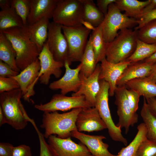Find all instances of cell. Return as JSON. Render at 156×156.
<instances>
[{"mask_svg":"<svg viewBox=\"0 0 156 156\" xmlns=\"http://www.w3.org/2000/svg\"><path fill=\"white\" fill-rule=\"evenodd\" d=\"M125 86L136 91L145 99L156 97V83L150 82L145 78L131 80L126 83Z\"/></svg>","mask_w":156,"mask_h":156,"instance_id":"25","label":"cell"},{"mask_svg":"<svg viewBox=\"0 0 156 156\" xmlns=\"http://www.w3.org/2000/svg\"><path fill=\"white\" fill-rule=\"evenodd\" d=\"M14 147L9 143H0V156H12Z\"/></svg>","mask_w":156,"mask_h":156,"instance_id":"42","label":"cell"},{"mask_svg":"<svg viewBox=\"0 0 156 156\" xmlns=\"http://www.w3.org/2000/svg\"><path fill=\"white\" fill-rule=\"evenodd\" d=\"M116 0H97L96 6L100 10L105 16L107 13L109 5L115 3Z\"/></svg>","mask_w":156,"mask_h":156,"instance_id":"43","label":"cell"},{"mask_svg":"<svg viewBox=\"0 0 156 156\" xmlns=\"http://www.w3.org/2000/svg\"><path fill=\"white\" fill-rule=\"evenodd\" d=\"M83 8L84 20L95 27L101 25L105 16L92 0H80Z\"/></svg>","mask_w":156,"mask_h":156,"instance_id":"26","label":"cell"},{"mask_svg":"<svg viewBox=\"0 0 156 156\" xmlns=\"http://www.w3.org/2000/svg\"><path fill=\"white\" fill-rule=\"evenodd\" d=\"M21 18L12 6L0 12V32L7 29L24 26Z\"/></svg>","mask_w":156,"mask_h":156,"instance_id":"27","label":"cell"},{"mask_svg":"<svg viewBox=\"0 0 156 156\" xmlns=\"http://www.w3.org/2000/svg\"><path fill=\"white\" fill-rule=\"evenodd\" d=\"M145 78L150 82L156 83V63L153 64L152 70L150 74Z\"/></svg>","mask_w":156,"mask_h":156,"instance_id":"46","label":"cell"},{"mask_svg":"<svg viewBox=\"0 0 156 156\" xmlns=\"http://www.w3.org/2000/svg\"><path fill=\"white\" fill-rule=\"evenodd\" d=\"M62 31L67 42L70 62H80L91 30L83 25L73 27L62 25Z\"/></svg>","mask_w":156,"mask_h":156,"instance_id":"8","label":"cell"},{"mask_svg":"<svg viewBox=\"0 0 156 156\" xmlns=\"http://www.w3.org/2000/svg\"><path fill=\"white\" fill-rule=\"evenodd\" d=\"M40 68V61L38 58L17 75L11 77L18 82L25 101L29 102L30 98L35 94L34 87L39 79Z\"/></svg>","mask_w":156,"mask_h":156,"instance_id":"13","label":"cell"},{"mask_svg":"<svg viewBox=\"0 0 156 156\" xmlns=\"http://www.w3.org/2000/svg\"><path fill=\"white\" fill-rule=\"evenodd\" d=\"M138 38L148 44L156 45V20L138 30Z\"/></svg>","mask_w":156,"mask_h":156,"instance_id":"33","label":"cell"},{"mask_svg":"<svg viewBox=\"0 0 156 156\" xmlns=\"http://www.w3.org/2000/svg\"><path fill=\"white\" fill-rule=\"evenodd\" d=\"M140 114L147 128V138L156 142V116L149 108L144 98Z\"/></svg>","mask_w":156,"mask_h":156,"instance_id":"31","label":"cell"},{"mask_svg":"<svg viewBox=\"0 0 156 156\" xmlns=\"http://www.w3.org/2000/svg\"><path fill=\"white\" fill-rule=\"evenodd\" d=\"M38 59L40 66L38 78L41 83L48 85L52 75L57 78L60 77L62 73L61 68L64 66V63L54 59L46 42Z\"/></svg>","mask_w":156,"mask_h":156,"instance_id":"12","label":"cell"},{"mask_svg":"<svg viewBox=\"0 0 156 156\" xmlns=\"http://www.w3.org/2000/svg\"><path fill=\"white\" fill-rule=\"evenodd\" d=\"M89 156H93L92 155H89Z\"/></svg>","mask_w":156,"mask_h":156,"instance_id":"50","label":"cell"},{"mask_svg":"<svg viewBox=\"0 0 156 156\" xmlns=\"http://www.w3.org/2000/svg\"><path fill=\"white\" fill-rule=\"evenodd\" d=\"M80 62L82 66L80 72L86 77H89L93 73L97 64L90 36Z\"/></svg>","mask_w":156,"mask_h":156,"instance_id":"29","label":"cell"},{"mask_svg":"<svg viewBox=\"0 0 156 156\" xmlns=\"http://www.w3.org/2000/svg\"><path fill=\"white\" fill-rule=\"evenodd\" d=\"M125 92L131 109L133 112H136L138 108V103L140 95L135 90L127 89V88Z\"/></svg>","mask_w":156,"mask_h":156,"instance_id":"38","label":"cell"},{"mask_svg":"<svg viewBox=\"0 0 156 156\" xmlns=\"http://www.w3.org/2000/svg\"><path fill=\"white\" fill-rule=\"evenodd\" d=\"M12 0H0V7L1 10L8 8L11 6Z\"/></svg>","mask_w":156,"mask_h":156,"instance_id":"47","label":"cell"},{"mask_svg":"<svg viewBox=\"0 0 156 156\" xmlns=\"http://www.w3.org/2000/svg\"><path fill=\"white\" fill-rule=\"evenodd\" d=\"M155 156H156V155H155Z\"/></svg>","mask_w":156,"mask_h":156,"instance_id":"51","label":"cell"},{"mask_svg":"<svg viewBox=\"0 0 156 156\" xmlns=\"http://www.w3.org/2000/svg\"><path fill=\"white\" fill-rule=\"evenodd\" d=\"M83 108L74 109L63 113L57 111L44 112L40 127L44 130L46 138L54 134L61 138L71 137L72 132L77 130L76 121L77 116Z\"/></svg>","mask_w":156,"mask_h":156,"instance_id":"2","label":"cell"},{"mask_svg":"<svg viewBox=\"0 0 156 156\" xmlns=\"http://www.w3.org/2000/svg\"><path fill=\"white\" fill-rule=\"evenodd\" d=\"M137 133L132 141L126 147L122 148L117 156H135L141 142L147 138V129L144 122L137 127Z\"/></svg>","mask_w":156,"mask_h":156,"instance_id":"30","label":"cell"},{"mask_svg":"<svg viewBox=\"0 0 156 156\" xmlns=\"http://www.w3.org/2000/svg\"><path fill=\"white\" fill-rule=\"evenodd\" d=\"M76 124L80 132L98 131L107 129L95 107L82 109L77 116Z\"/></svg>","mask_w":156,"mask_h":156,"instance_id":"16","label":"cell"},{"mask_svg":"<svg viewBox=\"0 0 156 156\" xmlns=\"http://www.w3.org/2000/svg\"><path fill=\"white\" fill-rule=\"evenodd\" d=\"M5 123H7V121L1 107H0V126Z\"/></svg>","mask_w":156,"mask_h":156,"instance_id":"49","label":"cell"},{"mask_svg":"<svg viewBox=\"0 0 156 156\" xmlns=\"http://www.w3.org/2000/svg\"><path fill=\"white\" fill-rule=\"evenodd\" d=\"M23 96L20 88L4 92L0 95V107L7 123L17 130L24 129L29 122V116L21 101Z\"/></svg>","mask_w":156,"mask_h":156,"instance_id":"3","label":"cell"},{"mask_svg":"<svg viewBox=\"0 0 156 156\" xmlns=\"http://www.w3.org/2000/svg\"><path fill=\"white\" fill-rule=\"evenodd\" d=\"M100 71V65L98 63L93 73L89 77H86L80 72L81 86L78 91L73 93L71 96L83 95L92 107H94L96 97L100 89L99 77Z\"/></svg>","mask_w":156,"mask_h":156,"instance_id":"18","label":"cell"},{"mask_svg":"<svg viewBox=\"0 0 156 156\" xmlns=\"http://www.w3.org/2000/svg\"><path fill=\"white\" fill-rule=\"evenodd\" d=\"M16 53L10 40L3 32H0V60L8 64L13 70L19 72L16 62Z\"/></svg>","mask_w":156,"mask_h":156,"instance_id":"24","label":"cell"},{"mask_svg":"<svg viewBox=\"0 0 156 156\" xmlns=\"http://www.w3.org/2000/svg\"><path fill=\"white\" fill-rule=\"evenodd\" d=\"M19 73L14 70L8 64L0 60V77H14L17 75Z\"/></svg>","mask_w":156,"mask_h":156,"instance_id":"40","label":"cell"},{"mask_svg":"<svg viewBox=\"0 0 156 156\" xmlns=\"http://www.w3.org/2000/svg\"><path fill=\"white\" fill-rule=\"evenodd\" d=\"M101 62L99 80H104L108 83L109 86V96H112L114 95L117 80L126 68L131 63L126 60L114 63L109 62L106 58Z\"/></svg>","mask_w":156,"mask_h":156,"instance_id":"17","label":"cell"},{"mask_svg":"<svg viewBox=\"0 0 156 156\" xmlns=\"http://www.w3.org/2000/svg\"><path fill=\"white\" fill-rule=\"evenodd\" d=\"M151 2V0L144 1L137 0H116L115 3L127 16L138 20L142 16L144 8Z\"/></svg>","mask_w":156,"mask_h":156,"instance_id":"23","label":"cell"},{"mask_svg":"<svg viewBox=\"0 0 156 156\" xmlns=\"http://www.w3.org/2000/svg\"><path fill=\"white\" fill-rule=\"evenodd\" d=\"M83 8L80 0H59L54 12L53 22L63 26L83 25Z\"/></svg>","mask_w":156,"mask_h":156,"instance_id":"7","label":"cell"},{"mask_svg":"<svg viewBox=\"0 0 156 156\" xmlns=\"http://www.w3.org/2000/svg\"><path fill=\"white\" fill-rule=\"evenodd\" d=\"M67 61L64 63L65 71L64 75L59 79L51 83L49 88L52 90H60L61 94L66 95L70 92L75 93L78 91L81 82L79 74L81 68L80 63L77 67L72 69Z\"/></svg>","mask_w":156,"mask_h":156,"instance_id":"15","label":"cell"},{"mask_svg":"<svg viewBox=\"0 0 156 156\" xmlns=\"http://www.w3.org/2000/svg\"><path fill=\"white\" fill-rule=\"evenodd\" d=\"M153 65L143 61L131 63L117 80V86H125L126 83L131 80L147 77L151 72Z\"/></svg>","mask_w":156,"mask_h":156,"instance_id":"21","label":"cell"},{"mask_svg":"<svg viewBox=\"0 0 156 156\" xmlns=\"http://www.w3.org/2000/svg\"><path fill=\"white\" fill-rule=\"evenodd\" d=\"M138 38V30L125 29L119 31L114 40L107 44L106 59L114 63L127 60L135 50Z\"/></svg>","mask_w":156,"mask_h":156,"instance_id":"4","label":"cell"},{"mask_svg":"<svg viewBox=\"0 0 156 156\" xmlns=\"http://www.w3.org/2000/svg\"><path fill=\"white\" fill-rule=\"evenodd\" d=\"M102 25L103 38L107 44L114 40L119 31L136 27L138 20L122 14L115 3H113L109 5Z\"/></svg>","mask_w":156,"mask_h":156,"instance_id":"5","label":"cell"},{"mask_svg":"<svg viewBox=\"0 0 156 156\" xmlns=\"http://www.w3.org/2000/svg\"><path fill=\"white\" fill-rule=\"evenodd\" d=\"M62 26L53 21L50 23L46 42L55 60L64 63L66 61L70 65L72 63L69 58L68 45L62 31Z\"/></svg>","mask_w":156,"mask_h":156,"instance_id":"9","label":"cell"},{"mask_svg":"<svg viewBox=\"0 0 156 156\" xmlns=\"http://www.w3.org/2000/svg\"><path fill=\"white\" fill-rule=\"evenodd\" d=\"M99 83L100 89L96 97L94 107L105 124L112 139L127 146L128 141L122 133L121 128L115 124L111 116L108 104L109 84L104 80H100Z\"/></svg>","mask_w":156,"mask_h":156,"instance_id":"6","label":"cell"},{"mask_svg":"<svg viewBox=\"0 0 156 156\" xmlns=\"http://www.w3.org/2000/svg\"><path fill=\"white\" fill-rule=\"evenodd\" d=\"M156 155V142L147 138L140 145L135 156H155Z\"/></svg>","mask_w":156,"mask_h":156,"instance_id":"36","label":"cell"},{"mask_svg":"<svg viewBox=\"0 0 156 156\" xmlns=\"http://www.w3.org/2000/svg\"><path fill=\"white\" fill-rule=\"evenodd\" d=\"M11 6L21 18L24 25H26L31 9L30 0H12Z\"/></svg>","mask_w":156,"mask_h":156,"instance_id":"34","label":"cell"},{"mask_svg":"<svg viewBox=\"0 0 156 156\" xmlns=\"http://www.w3.org/2000/svg\"><path fill=\"white\" fill-rule=\"evenodd\" d=\"M48 139V144L57 156H89L91 155L84 144L81 142L75 143L71 137L61 138L52 135Z\"/></svg>","mask_w":156,"mask_h":156,"instance_id":"14","label":"cell"},{"mask_svg":"<svg viewBox=\"0 0 156 156\" xmlns=\"http://www.w3.org/2000/svg\"><path fill=\"white\" fill-rule=\"evenodd\" d=\"M31 123L36 130L39 138L40 146L39 156H57L53 148L45 141L43 135L38 129L34 120H32Z\"/></svg>","mask_w":156,"mask_h":156,"instance_id":"35","label":"cell"},{"mask_svg":"<svg viewBox=\"0 0 156 156\" xmlns=\"http://www.w3.org/2000/svg\"><path fill=\"white\" fill-rule=\"evenodd\" d=\"M143 61L152 64L156 63V52Z\"/></svg>","mask_w":156,"mask_h":156,"instance_id":"48","label":"cell"},{"mask_svg":"<svg viewBox=\"0 0 156 156\" xmlns=\"http://www.w3.org/2000/svg\"><path fill=\"white\" fill-rule=\"evenodd\" d=\"M59 0H30L31 9L27 25L33 24L44 18L53 16Z\"/></svg>","mask_w":156,"mask_h":156,"instance_id":"20","label":"cell"},{"mask_svg":"<svg viewBox=\"0 0 156 156\" xmlns=\"http://www.w3.org/2000/svg\"><path fill=\"white\" fill-rule=\"evenodd\" d=\"M36 109L44 112L67 111L77 108H86L92 107L83 95L68 96L61 94L54 95L49 101L36 105Z\"/></svg>","mask_w":156,"mask_h":156,"instance_id":"10","label":"cell"},{"mask_svg":"<svg viewBox=\"0 0 156 156\" xmlns=\"http://www.w3.org/2000/svg\"><path fill=\"white\" fill-rule=\"evenodd\" d=\"M156 8V0H151L150 3L144 9L142 16Z\"/></svg>","mask_w":156,"mask_h":156,"instance_id":"45","label":"cell"},{"mask_svg":"<svg viewBox=\"0 0 156 156\" xmlns=\"http://www.w3.org/2000/svg\"><path fill=\"white\" fill-rule=\"evenodd\" d=\"M49 19L44 18L31 25H27L32 41L36 46L40 53L46 42L48 29L50 23Z\"/></svg>","mask_w":156,"mask_h":156,"instance_id":"22","label":"cell"},{"mask_svg":"<svg viewBox=\"0 0 156 156\" xmlns=\"http://www.w3.org/2000/svg\"><path fill=\"white\" fill-rule=\"evenodd\" d=\"M71 137L84 144L93 156H117L109 151L108 144L103 142L106 139L103 135H89L76 130L72 132Z\"/></svg>","mask_w":156,"mask_h":156,"instance_id":"19","label":"cell"},{"mask_svg":"<svg viewBox=\"0 0 156 156\" xmlns=\"http://www.w3.org/2000/svg\"><path fill=\"white\" fill-rule=\"evenodd\" d=\"M125 86H117L116 89L115 104L117 106V113L119 118L118 123L116 125L125 129L126 134L130 127H133L138 120L136 112H133L130 107L125 92Z\"/></svg>","mask_w":156,"mask_h":156,"instance_id":"11","label":"cell"},{"mask_svg":"<svg viewBox=\"0 0 156 156\" xmlns=\"http://www.w3.org/2000/svg\"><path fill=\"white\" fill-rule=\"evenodd\" d=\"M145 99L149 108L156 116V99L155 97L146 98Z\"/></svg>","mask_w":156,"mask_h":156,"instance_id":"44","label":"cell"},{"mask_svg":"<svg viewBox=\"0 0 156 156\" xmlns=\"http://www.w3.org/2000/svg\"><path fill=\"white\" fill-rule=\"evenodd\" d=\"M20 88L17 81L11 77H0V93Z\"/></svg>","mask_w":156,"mask_h":156,"instance_id":"37","label":"cell"},{"mask_svg":"<svg viewBox=\"0 0 156 156\" xmlns=\"http://www.w3.org/2000/svg\"><path fill=\"white\" fill-rule=\"evenodd\" d=\"M90 36L94 52L96 62L98 64L105 58L107 44L103 38L102 24L92 30Z\"/></svg>","mask_w":156,"mask_h":156,"instance_id":"28","label":"cell"},{"mask_svg":"<svg viewBox=\"0 0 156 156\" xmlns=\"http://www.w3.org/2000/svg\"><path fill=\"white\" fill-rule=\"evenodd\" d=\"M12 156H32L30 148L25 144L14 147Z\"/></svg>","mask_w":156,"mask_h":156,"instance_id":"41","label":"cell"},{"mask_svg":"<svg viewBox=\"0 0 156 156\" xmlns=\"http://www.w3.org/2000/svg\"><path fill=\"white\" fill-rule=\"evenodd\" d=\"M2 32L11 42L16 52V64L21 72L38 58L40 53L31 39L27 25L10 28Z\"/></svg>","mask_w":156,"mask_h":156,"instance_id":"1","label":"cell"},{"mask_svg":"<svg viewBox=\"0 0 156 156\" xmlns=\"http://www.w3.org/2000/svg\"><path fill=\"white\" fill-rule=\"evenodd\" d=\"M156 52V45L147 43L138 38L135 50L127 60L131 63L141 62L148 58Z\"/></svg>","mask_w":156,"mask_h":156,"instance_id":"32","label":"cell"},{"mask_svg":"<svg viewBox=\"0 0 156 156\" xmlns=\"http://www.w3.org/2000/svg\"><path fill=\"white\" fill-rule=\"evenodd\" d=\"M156 20V8L143 15L138 20V25L135 29L138 30L150 22Z\"/></svg>","mask_w":156,"mask_h":156,"instance_id":"39","label":"cell"}]
</instances>
